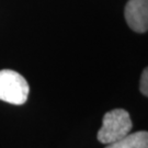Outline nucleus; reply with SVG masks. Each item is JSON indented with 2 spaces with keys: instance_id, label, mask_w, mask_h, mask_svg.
Segmentation results:
<instances>
[{
  "instance_id": "obj_5",
  "label": "nucleus",
  "mask_w": 148,
  "mask_h": 148,
  "mask_svg": "<svg viewBox=\"0 0 148 148\" xmlns=\"http://www.w3.org/2000/svg\"><path fill=\"white\" fill-rule=\"evenodd\" d=\"M139 90L144 95L148 97V67L143 70L139 81Z\"/></svg>"
},
{
  "instance_id": "obj_4",
  "label": "nucleus",
  "mask_w": 148,
  "mask_h": 148,
  "mask_svg": "<svg viewBox=\"0 0 148 148\" xmlns=\"http://www.w3.org/2000/svg\"><path fill=\"white\" fill-rule=\"evenodd\" d=\"M106 148H148V132L132 133L115 143L106 145Z\"/></svg>"
},
{
  "instance_id": "obj_3",
  "label": "nucleus",
  "mask_w": 148,
  "mask_h": 148,
  "mask_svg": "<svg viewBox=\"0 0 148 148\" xmlns=\"http://www.w3.org/2000/svg\"><path fill=\"white\" fill-rule=\"evenodd\" d=\"M124 16L128 27L134 32L145 33L148 31V0H128Z\"/></svg>"
},
{
  "instance_id": "obj_1",
  "label": "nucleus",
  "mask_w": 148,
  "mask_h": 148,
  "mask_svg": "<svg viewBox=\"0 0 148 148\" xmlns=\"http://www.w3.org/2000/svg\"><path fill=\"white\" fill-rule=\"evenodd\" d=\"M133 127L128 112L115 109L106 112L102 120V126L98 132V140L110 145L127 136Z\"/></svg>"
},
{
  "instance_id": "obj_2",
  "label": "nucleus",
  "mask_w": 148,
  "mask_h": 148,
  "mask_svg": "<svg viewBox=\"0 0 148 148\" xmlns=\"http://www.w3.org/2000/svg\"><path fill=\"white\" fill-rule=\"evenodd\" d=\"M30 87L25 78L11 69L0 70V100L20 106L25 103Z\"/></svg>"
}]
</instances>
